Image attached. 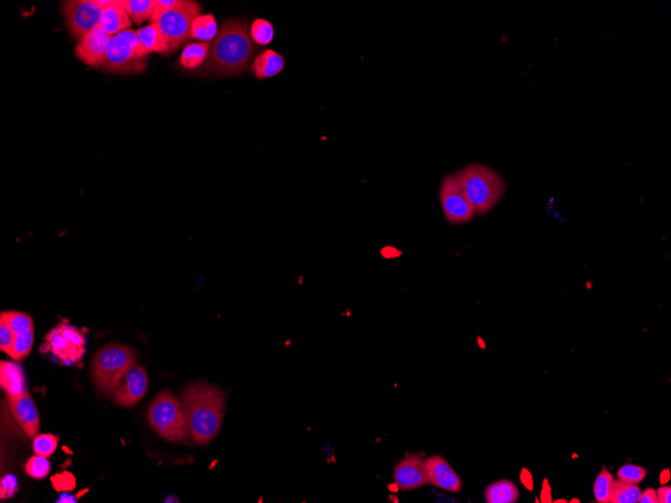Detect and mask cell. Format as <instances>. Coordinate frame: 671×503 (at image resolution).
Returning a JSON list of instances; mask_svg holds the SVG:
<instances>
[{
  "label": "cell",
  "mask_w": 671,
  "mask_h": 503,
  "mask_svg": "<svg viewBox=\"0 0 671 503\" xmlns=\"http://www.w3.org/2000/svg\"><path fill=\"white\" fill-rule=\"evenodd\" d=\"M150 52L140 42L136 31L127 30L111 36L104 69L115 74H138L146 69V59Z\"/></svg>",
  "instance_id": "cell-6"
},
{
  "label": "cell",
  "mask_w": 671,
  "mask_h": 503,
  "mask_svg": "<svg viewBox=\"0 0 671 503\" xmlns=\"http://www.w3.org/2000/svg\"><path fill=\"white\" fill-rule=\"evenodd\" d=\"M62 11L70 33L79 40L99 26L102 16V7L96 4V0L64 1Z\"/></svg>",
  "instance_id": "cell-10"
},
{
  "label": "cell",
  "mask_w": 671,
  "mask_h": 503,
  "mask_svg": "<svg viewBox=\"0 0 671 503\" xmlns=\"http://www.w3.org/2000/svg\"><path fill=\"white\" fill-rule=\"evenodd\" d=\"M33 341H35V333L33 330L26 331V332L18 333L14 338L11 349L7 352V355L16 361H21L26 359L33 349Z\"/></svg>",
  "instance_id": "cell-24"
},
{
  "label": "cell",
  "mask_w": 671,
  "mask_h": 503,
  "mask_svg": "<svg viewBox=\"0 0 671 503\" xmlns=\"http://www.w3.org/2000/svg\"><path fill=\"white\" fill-rule=\"evenodd\" d=\"M424 461L428 485L450 492H460L462 480L446 459L440 455H434Z\"/></svg>",
  "instance_id": "cell-15"
},
{
  "label": "cell",
  "mask_w": 671,
  "mask_h": 503,
  "mask_svg": "<svg viewBox=\"0 0 671 503\" xmlns=\"http://www.w3.org/2000/svg\"><path fill=\"white\" fill-rule=\"evenodd\" d=\"M26 470L31 477L43 480L50 473V463L48 457L35 455L26 463Z\"/></svg>",
  "instance_id": "cell-30"
},
{
  "label": "cell",
  "mask_w": 671,
  "mask_h": 503,
  "mask_svg": "<svg viewBox=\"0 0 671 503\" xmlns=\"http://www.w3.org/2000/svg\"><path fill=\"white\" fill-rule=\"evenodd\" d=\"M615 480L612 474L603 469L594 483V497L599 503H609L614 490Z\"/></svg>",
  "instance_id": "cell-25"
},
{
  "label": "cell",
  "mask_w": 671,
  "mask_h": 503,
  "mask_svg": "<svg viewBox=\"0 0 671 503\" xmlns=\"http://www.w3.org/2000/svg\"><path fill=\"white\" fill-rule=\"evenodd\" d=\"M155 0H125V7L130 18L136 24L150 21L154 12Z\"/></svg>",
  "instance_id": "cell-23"
},
{
  "label": "cell",
  "mask_w": 671,
  "mask_h": 503,
  "mask_svg": "<svg viewBox=\"0 0 671 503\" xmlns=\"http://www.w3.org/2000/svg\"><path fill=\"white\" fill-rule=\"evenodd\" d=\"M286 60L274 50H265L253 60L252 72L257 79L276 77L284 71Z\"/></svg>",
  "instance_id": "cell-17"
},
{
  "label": "cell",
  "mask_w": 671,
  "mask_h": 503,
  "mask_svg": "<svg viewBox=\"0 0 671 503\" xmlns=\"http://www.w3.org/2000/svg\"><path fill=\"white\" fill-rule=\"evenodd\" d=\"M565 502V503H566L567 502H566V500H557V502Z\"/></svg>",
  "instance_id": "cell-42"
},
{
  "label": "cell",
  "mask_w": 671,
  "mask_h": 503,
  "mask_svg": "<svg viewBox=\"0 0 671 503\" xmlns=\"http://www.w3.org/2000/svg\"><path fill=\"white\" fill-rule=\"evenodd\" d=\"M54 487L57 490H72L74 488V478L71 473L57 474L52 478Z\"/></svg>",
  "instance_id": "cell-35"
},
{
  "label": "cell",
  "mask_w": 671,
  "mask_h": 503,
  "mask_svg": "<svg viewBox=\"0 0 671 503\" xmlns=\"http://www.w3.org/2000/svg\"><path fill=\"white\" fill-rule=\"evenodd\" d=\"M99 26L110 36L130 30L131 21L125 7V0H111L110 4L102 7Z\"/></svg>",
  "instance_id": "cell-16"
},
{
  "label": "cell",
  "mask_w": 671,
  "mask_h": 503,
  "mask_svg": "<svg viewBox=\"0 0 671 503\" xmlns=\"http://www.w3.org/2000/svg\"><path fill=\"white\" fill-rule=\"evenodd\" d=\"M257 50L245 21H226L210 43L205 70L226 77L241 74Z\"/></svg>",
  "instance_id": "cell-2"
},
{
  "label": "cell",
  "mask_w": 671,
  "mask_h": 503,
  "mask_svg": "<svg viewBox=\"0 0 671 503\" xmlns=\"http://www.w3.org/2000/svg\"><path fill=\"white\" fill-rule=\"evenodd\" d=\"M0 321L7 324L12 331L18 333L26 332V331L33 330V321L28 314L21 313V311H2Z\"/></svg>",
  "instance_id": "cell-26"
},
{
  "label": "cell",
  "mask_w": 671,
  "mask_h": 503,
  "mask_svg": "<svg viewBox=\"0 0 671 503\" xmlns=\"http://www.w3.org/2000/svg\"><path fill=\"white\" fill-rule=\"evenodd\" d=\"M439 200L444 216L451 224L467 223L477 215L455 175L444 176L439 188Z\"/></svg>",
  "instance_id": "cell-9"
},
{
  "label": "cell",
  "mask_w": 671,
  "mask_h": 503,
  "mask_svg": "<svg viewBox=\"0 0 671 503\" xmlns=\"http://www.w3.org/2000/svg\"><path fill=\"white\" fill-rule=\"evenodd\" d=\"M658 503H670L671 502V487L670 486H661L660 488H658Z\"/></svg>",
  "instance_id": "cell-39"
},
{
  "label": "cell",
  "mask_w": 671,
  "mask_h": 503,
  "mask_svg": "<svg viewBox=\"0 0 671 503\" xmlns=\"http://www.w3.org/2000/svg\"><path fill=\"white\" fill-rule=\"evenodd\" d=\"M111 36L100 28L89 31L79 38L74 54L81 62L91 67H104L107 55V45Z\"/></svg>",
  "instance_id": "cell-12"
},
{
  "label": "cell",
  "mask_w": 671,
  "mask_h": 503,
  "mask_svg": "<svg viewBox=\"0 0 671 503\" xmlns=\"http://www.w3.org/2000/svg\"><path fill=\"white\" fill-rule=\"evenodd\" d=\"M18 492V481L16 476L6 475L2 478L1 486H0V497L1 499L11 498Z\"/></svg>",
  "instance_id": "cell-33"
},
{
  "label": "cell",
  "mask_w": 671,
  "mask_h": 503,
  "mask_svg": "<svg viewBox=\"0 0 671 503\" xmlns=\"http://www.w3.org/2000/svg\"><path fill=\"white\" fill-rule=\"evenodd\" d=\"M188 431L196 444H209L221 431L226 397L216 387L197 382L186 386L182 392Z\"/></svg>",
  "instance_id": "cell-1"
},
{
  "label": "cell",
  "mask_w": 671,
  "mask_h": 503,
  "mask_svg": "<svg viewBox=\"0 0 671 503\" xmlns=\"http://www.w3.org/2000/svg\"><path fill=\"white\" fill-rule=\"evenodd\" d=\"M148 420L157 434L169 442H183L189 436L182 403L165 390L159 393L148 409Z\"/></svg>",
  "instance_id": "cell-5"
},
{
  "label": "cell",
  "mask_w": 671,
  "mask_h": 503,
  "mask_svg": "<svg viewBox=\"0 0 671 503\" xmlns=\"http://www.w3.org/2000/svg\"><path fill=\"white\" fill-rule=\"evenodd\" d=\"M136 33L140 42L150 54L151 52H158V54L171 52L170 45L159 28L158 23H150L148 26L140 28Z\"/></svg>",
  "instance_id": "cell-19"
},
{
  "label": "cell",
  "mask_w": 671,
  "mask_h": 503,
  "mask_svg": "<svg viewBox=\"0 0 671 503\" xmlns=\"http://www.w3.org/2000/svg\"><path fill=\"white\" fill-rule=\"evenodd\" d=\"M253 42L260 45H267L274 40V30L267 19L257 18L250 28Z\"/></svg>",
  "instance_id": "cell-27"
},
{
  "label": "cell",
  "mask_w": 671,
  "mask_h": 503,
  "mask_svg": "<svg viewBox=\"0 0 671 503\" xmlns=\"http://www.w3.org/2000/svg\"><path fill=\"white\" fill-rule=\"evenodd\" d=\"M47 350H50L64 364L81 361L86 353V338L76 326L60 321L45 336Z\"/></svg>",
  "instance_id": "cell-8"
},
{
  "label": "cell",
  "mask_w": 671,
  "mask_h": 503,
  "mask_svg": "<svg viewBox=\"0 0 671 503\" xmlns=\"http://www.w3.org/2000/svg\"><path fill=\"white\" fill-rule=\"evenodd\" d=\"M182 1L183 0H155L154 1L153 16L150 19L151 23H154L163 12L171 11V9L179 6Z\"/></svg>",
  "instance_id": "cell-34"
},
{
  "label": "cell",
  "mask_w": 671,
  "mask_h": 503,
  "mask_svg": "<svg viewBox=\"0 0 671 503\" xmlns=\"http://www.w3.org/2000/svg\"><path fill=\"white\" fill-rule=\"evenodd\" d=\"M148 377L143 367L132 366L114 384L110 391L113 401L122 407H133L148 390Z\"/></svg>",
  "instance_id": "cell-11"
},
{
  "label": "cell",
  "mask_w": 671,
  "mask_h": 503,
  "mask_svg": "<svg viewBox=\"0 0 671 503\" xmlns=\"http://www.w3.org/2000/svg\"><path fill=\"white\" fill-rule=\"evenodd\" d=\"M455 177L477 215L491 211L506 193L504 179L498 172L484 164L472 163L463 167L456 172Z\"/></svg>",
  "instance_id": "cell-3"
},
{
  "label": "cell",
  "mask_w": 671,
  "mask_h": 503,
  "mask_svg": "<svg viewBox=\"0 0 671 503\" xmlns=\"http://www.w3.org/2000/svg\"><path fill=\"white\" fill-rule=\"evenodd\" d=\"M210 43H193L183 48L179 62L187 70H194L201 67L209 57Z\"/></svg>",
  "instance_id": "cell-21"
},
{
  "label": "cell",
  "mask_w": 671,
  "mask_h": 503,
  "mask_svg": "<svg viewBox=\"0 0 671 503\" xmlns=\"http://www.w3.org/2000/svg\"><path fill=\"white\" fill-rule=\"evenodd\" d=\"M424 460L426 459H422L419 455L411 454L396 465L394 481L398 488L412 490L428 485Z\"/></svg>",
  "instance_id": "cell-14"
},
{
  "label": "cell",
  "mask_w": 671,
  "mask_h": 503,
  "mask_svg": "<svg viewBox=\"0 0 671 503\" xmlns=\"http://www.w3.org/2000/svg\"><path fill=\"white\" fill-rule=\"evenodd\" d=\"M137 353L122 343H109L94 355L91 375L96 390L110 395L111 389L123 374L137 362Z\"/></svg>",
  "instance_id": "cell-4"
},
{
  "label": "cell",
  "mask_w": 671,
  "mask_h": 503,
  "mask_svg": "<svg viewBox=\"0 0 671 503\" xmlns=\"http://www.w3.org/2000/svg\"><path fill=\"white\" fill-rule=\"evenodd\" d=\"M641 497V490L636 485H625L615 481L610 503H637Z\"/></svg>",
  "instance_id": "cell-28"
},
{
  "label": "cell",
  "mask_w": 671,
  "mask_h": 503,
  "mask_svg": "<svg viewBox=\"0 0 671 503\" xmlns=\"http://www.w3.org/2000/svg\"><path fill=\"white\" fill-rule=\"evenodd\" d=\"M670 480V470H668V469H665V470H663L662 472H661L660 474L661 485H665V483H667L668 480Z\"/></svg>",
  "instance_id": "cell-40"
},
{
  "label": "cell",
  "mask_w": 671,
  "mask_h": 503,
  "mask_svg": "<svg viewBox=\"0 0 671 503\" xmlns=\"http://www.w3.org/2000/svg\"><path fill=\"white\" fill-rule=\"evenodd\" d=\"M521 482L523 483V485L527 488L530 492H533V475L527 468L521 469V472L520 475Z\"/></svg>",
  "instance_id": "cell-36"
},
{
  "label": "cell",
  "mask_w": 671,
  "mask_h": 503,
  "mask_svg": "<svg viewBox=\"0 0 671 503\" xmlns=\"http://www.w3.org/2000/svg\"><path fill=\"white\" fill-rule=\"evenodd\" d=\"M639 502L641 503H658V493L656 490H654L653 488H648L645 492H641L640 499Z\"/></svg>",
  "instance_id": "cell-37"
},
{
  "label": "cell",
  "mask_w": 671,
  "mask_h": 503,
  "mask_svg": "<svg viewBox=\"0 0 671 503\" xmlns=\"http://www.w3.org/2000/svg\"><path fill=\"white\" fill-rule=\"evenodd\" d=\"M7 404L14 420L30 438H35L40 429V415L33 397L28 391L11 395L7 394Z\"/></svg>",
  "instance_id": "cell-13"
},
{
  "label": "cell",
  "mask_w": 671,
  "mask_h": 503,
  "mask_svg": "<svg viewBox=\"0 0 671 503\" xmlns=\"http://www.w3.org/2000/svg\"><path fill=\"white\" fill-rule=\"evenodd\" d=\"M57 446V438L52 434H42L33 440V451L36 455L48 457L55 453Z\"/></svg>",
  "instance_id": "cell-31"
},
{
  "label": "cell",
  "mask_w": 671,
  "mask_h": 503,
  "mask_svg": "<svg viewBox=\"0 0 671 503\" xmlns=\"http://www.w3.org/2000/svg\"><path fill=\"white\" fill-rule=\"evenodd\" d=\"M0 385L11 395H16L26 391L23 367L14 362H1Z\"/></svg>",
  "instance_id": "cell-18"
},
{
  "label": "cell",
  "mask_w": 671,
  "mask_h": 503,
  "mask_svg": "<svg viewBox=\"0 0 671 503\" xmlns=\"http://www.w3.org/2000/svg\"><path fill=\"white\" fill-rule=\"evenodd\" d=\"M201 6L197 1L183 0L179 6L163 12L154 21L158 23L168 40L171 52H175L192 38L193 21L201 14Z\"/></svg>",
  "instance_id": "cell-7"
},
{
  "label": "cell",
  "mask_w": 671,
  "mask_h": 503,
  "mask_svg": "<svg viewBox=\"0 0 671 503\" xmlns=\"http://www.w3.org/2000/svg\"><path fill=\"white\" fill-rule=\"evenodd\" d=\"M648 475V470L641 466L626 464L618 470V481L625 485H639Z\"/></svg>",
  "instance_id": "cell-29"
},
{
  "label": "cell",
  "mask_w": 671,
  "mask_h": 503,
  "mask_svg": "<svg viewBox=\"0 0 671 503\" xmlns=\"http://www.w3.org/2000/svg\"><path fill=\"white\" fill-rule=\"evenodd\" d=\"M484 497L489 503H515L520 497V492L515 483L499 480L487 486Z\"/></svg>",
  "instance_id": "cell-20"
},
{
  "label": "cell",
  "mask_w": 671,
  "mask_h": 503,
  "mask_svg": "<svg viewBox=\"0 0 671 503\" xmlns=\"http://www.w3.org/2000/svg\"><path fill=\"white\" fill-rule=\"evenodd\" d=\"M16 336V333L11 330V326L4 321H0V349L2 352L7 354L14 342Z\"/></svg>",
  "instance_id": "cell-32"
},
{
  "label": "cell",
  "mask_w": 671,
  "mask_h": 503,
  "mask_svg": "<svg viewBox=\"0 0 671 503\" xmlns=\"http://www.w3.org/2000/svg\"><path fill=\"white\" fill-rule=\"evenodd\" d=\"M62 502H66V499H65V498H62ZM67 502H70V500H72V498H67Z\"/></svg>",
  "instance_id": "cell-41"
},
{
  "label": "cell",
  "mask_w": 671,
  "mask_h": 503,
  "mask_svg": "<svg viewBox=\"0 0 671 503\" xmlns=\"http://www.w3.org/2000/svg\"><path fill=\"white\" fill-rule=\"evenodd\" d=\"M540 502H553L551 486H550L549 481H548V480H544V481H543L542 492H540Z\"/></svg>",
  "instance_id": "cell-38"
},
{
  "label": "cell",
  "mask_w": 671,
  "mask_h": 503,
  "mask_svg": "<svg viewBox=\"0 0 671 503\" xmlns=\"http://www.w3.org/2000/svg\"><path fill=\"white\" fill-rule=\"evenodd\" d=\"M218 33V26L214 14H200L192 23V38L199 43H209Z\"/></svg>",
  "instance_id": "cell-22"
}]
</instances>
